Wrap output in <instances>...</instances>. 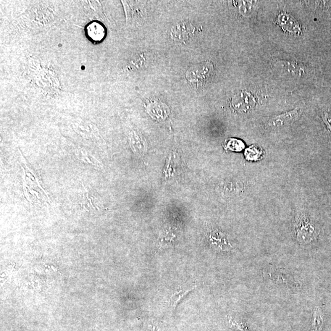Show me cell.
I'll return each instance as SVG.
<instances>
[{"mask_svg": "<svg viewBox=\"0 0 331 331\" xmlns=\"http://www.w3.org/2000/svg\"><path fill=\"white\" fill-rule=\"evenodd\" d=\"M228 148L233 151H241L244 147L243 142L238 139H231L227 144Z\"/></svg>", "mask_w": 331, "mask_h": 331, "instance_id": "4fadbf2b", "label": "cell"}, {"mask_svg": "<svg viewBox=\"0 0 331 331\" xmlns=\"http://www.w3.org/2000/svg\"><path fill=\"white\" fill-rule=\"evenodd\" d=\"M232 104L238 111L246 112L254 106L255 98L253 94L248 91L239 92L233 97Z\"/></svg>", "mask_w": 331, "mask_h": 331, "instance_id": "3957f363", "label": "cell"}, {"mask_svg": "<svg viewBox=\"0 0 331 331\" xmlns=\"http://www.w3.org/2000/svg\"><path fill=\"white\" fill-rule=\"evenodd\" d=\"M195 31V28L190 22H181L172 28L170 35L174 40L185 43L188 41Z\"/></svg>", "mask_w": 331, "mask_h": 331, "instance_id": "277c9868", "label": "cell"}, {"mask_svg": "<svg viewBox=\"0 0 331 331\" xmlns=\"http://www.w3.org/2000/svg\"><path fill=\"white\" fill-rule=\"evenodd\" d=\"M239 12L244 16H248L251 14L252 9L251 1H239Z\"/></svg>", "mask_w": 331, "mask_h": 331, "instance_id": "7c38bea8", "label": "cell"}, {"mask_svg": "<svg viewBox=\"0 0 331 331\" xmlns=\"http://www.w3.org/2000/svg\"><path fill=\"white\" fill-rule=\"evenodd\" d=\"M277 65L278 68H282L286 72L292 73L294 75H304V68L296 64V63L290 61H280L277 62Z\"/></svg>", "mask_w": 331, "mask_h": 331, "instance_id": "9c48e42d", "label": "cell"}, {"mask_svg": "<svg viewBox=\"0 0 331 331\" xmlns=\"http://www.w3.org/2000/svg\"><path fill=\"white\" fill-rule=\"evenodd\" d=\"M322 118L326 125L331 131V110H327L323 113Z\"/></svg>", "mask_w": 331, "mask_h": 331, "instance_id": "5bb4252c", "label": "cell"}, {"mask_svg": "<svg viewBox=\"0 0 331 331\" xmlns=\"http://www.w3.org/2000/svg\"><path fill=\"white\" fill-rule=\"evenodd\" d=\"M211 241H212L213 245L219 248L221 250H228L230 248H232L230 244H228L226 241L225 238L222 236H219L218 233H215V235H211Z\"/></svg>", "mask_w": 331, "mask_h": 331, "instance_id": "30bf717a", "label": "cell"}, {"mask_svg": "<svg viewBox=\"0 0 331 331\" xmlns=\"http://www.w3.org/2000/svg\"><path fill=\"white\" fill-rule=\"evenodd\" d=\"M278 23L283 30L291 33L298 34L301 32L300 25L298 21L291 15L282 13L277 18Z\"/></svg>", "mask_w": 331, "mask_h": 331, "instance_id": "5b68a950", "label": "cell"}, {"mask_svg": "<svg viewBox=\"0 0 331 331\" xmlns=\"http://www.w3.org/2000/svg\"><path fill=\"white\" fill-rule=\"evenodd\" d=\"M301 115V110L294 109L292 111L286 112L276 116L264 118L261 120V125L267 128H277L283 127L298 119Z\"/></svg>", "mask_w": 331, "mask_h": 331, "instance_id": "7a4b0ae2", "label": "cell"}, {"mask_svg": "<svg viewBox=\"0 0 331 331\" xmlns=\"http://www.w3.org/2000/svg\"><path fill=\"white\" fill-rule=\"evenodd\" d=\"M323 323V316L319 308L315 310L313 319L312 327L314 330H319L322 328Z\"/></svg>", "mask_w": 331, "mask_h": 331, "instance_id": "8fae6325", "label": "cell"}, {"mask_svg": "<svg viewBox=\"0 0 331 331\" xmlns=\"http://www.w3.org/2000/svg\"><path fill=\"white\" fill-rule=\"evenodd\" d=\"M124 4L128 23H135L140 21L143 16V8L141 4L133 1H123Z\"/></svg>", "mask_w": 331, "mask_h": 331, "instance_id": "8992f818", "label": "cell"}, {"mask_svg": "<svg viewBox=\"0 0 331 331\" xmlns=\"http://www.w3.org/2000/svg\"><path fill=\"white\" fill-rule=\"evenodd\" d=\"M195 285H188L181 286L175 290L170 297L169 304L172 310H174L177 307L180 301L185 297L186 294L191 292V291L195 289Z\"/></svg>", "mask_w": 331, "mask_h": 331, "instance_id": "ba28073f", "label": "cell"}, {"mask_svg": "<svg viewBox=\"0 0 331 331\" xmlns=\"http://www.w3.org/2000/svg\"><path fill=\"white\" fill-rule=\"evenodd\" d=\"M214 73V67L211 63H203L195 66L186 73V78L189 82L197 87L204 86L211 80Z\"/></svg>", "mask_w": 331, "mask_h": 331, "instance_id": "6da1fadb", "label": "cell"}, {"mask_svg": "<svg viewBox=\"0 0 331 331\" xmlns=\"http://www.w3.org/2000/svg\"><path fill=\"white\" fill-rule=\"evenodd\" d=\"M86 33L90 41L99 42L104 38L106 30L101 23L92 22L86 27Z\"/></svg>", "mask_w": 331, "mask_h": 331, "instance_id": "52a82bcc", "label": "cell"}]
</instances>
